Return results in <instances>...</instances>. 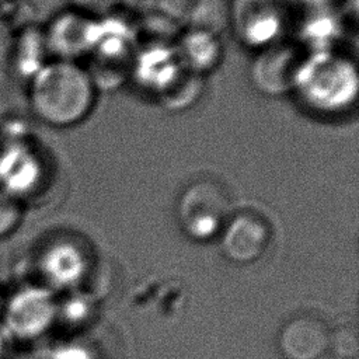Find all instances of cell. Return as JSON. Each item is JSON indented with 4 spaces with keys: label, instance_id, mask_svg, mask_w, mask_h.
<instances>
[{
    "label": "cell",
    "instance_id": "6da1fadb",
    "mask_svg": "<svg viewBox=\"0 0 359 359\" xmlns=\"http://www.w3.org/2000/svg\"><path fill=\"white\" fill-rule=\"evenodd\" d=\"M32 115L52 128H70L93 111L97 87L87 70L76 62H48L27 83Z\"/></svg>",
    "mask_w": 359,
    "mask_h": 359
},
{
    "label": "cell",
    "instance_id": "7a4b0ae2",
    "mask_svg": "<svg viewBox=\"0 0 359 359\" xmlns=\"http://www.w3.org/2000/svg\"><path fill=\"white\" fill-rule=\"evenodd\" d=\"M358 90L356 63L337 49L306 53L292 86L307 109L323 115L348 111L356 102Z\"/></svg>",
    "mask_w": 359,
    "mask_h": 359
},
{
    "label": "cell",
    "instance_id": "3957f363",
    "mask_svg": "<svg viewBox=\"0 0 359 359\" xmlns=\"http://www.w3.org/2000/svg\"><path fill=\"white\" fill-rule=\"evenodd\" d=\"M230 201L224 188L212 180H196L180 195L177 219L184 233L198 241L219 234L229 220Z\"/></svg>",
    "mask_w": 359,
    "mask_h": 359
},
{
    "label": "cell",
    "instance_id": "277c9868",
    "mask_svg": "<svg viewBox=\"0 0 359 359\" xmlns=\"http://www.w3.org/2000/svg\"><path fill=\"white\" fill-rule=\"evenodd\" d=\"M48 167L41 149L28 136L4 140L0 146V191L25 203L41 192Z\"/></svg>",
    "mask_w": 359,
    "mask_h": 359
},
{
    "label": "cell",
    "instance_id": "5b68a950",
    "mask_svg": "<svg viewBox=\"0 0 359 359\" xmlns=\"http://www.w3.org/2000/svg\"><path fill=\"white\" fill-rule=\"evenodd\" d=\"M234 36L252 49H264L280 39L289 25L285 0H234L229 7Z\"/></svg>",
    "mask_w": 359,
    "mask_h": 359
},
{
    "label": "cell",
    "instance_id": "8992f818",
    "mask_svg": "<svg viewBox=\"0 0 359 359\" xmlns=\"http://www.w3.org/2000/svg\"><path fill=\"white\" fill-rule=\"evenodd\" d=\"M55 316V303L48 290L24 286L4 300L1 330L8 339L28 341L41 335Z\"/></svg>",
    "mask_w": 359,
    "mask_h": 359
},
{
    "label": "cell",
    "instance_id": "52a82bcc",
    "mask_svg": "<svg viewBox=\"0 0 359 359\" xmlns=\"http://www.w3.org/2000/svg\"><path fill=\"white\" fill-rule=\"evenodd\" d=\"M304 55L306 52L297 42L285 38L259 49L250 70L252 83L268 95L292 91L296 72Z\"/></svg>",
    "mask_w": 359,
    "mask_h": 359
},
{
    "label": "cell",
    "instance_id": "ba28073f",
    "mask_svg": "<svg viewBox=\"0 0 359 359\" xmlns=\"http://www.w3.org/2000/svg\"><path fill=\"white\" fill-rule=\"evenodd\" d=\"M42 28L50 57L76 62L77 57L90 53L95 36L97 20L69 8L53 15Z\"/></svg>",
    "mask_w": 359,
    "mask_h": 359
},
{
    "label": "cell",
    "instance_id": "9c48e42d",
    "mask_svg": "<svg viewBox=\"0 0 359 359\" xmlns=\"http://www.w3.org/2000/svg\"><path fill=\"white\" fill-rule=\"evenodd\" d=\"M220 233L224 255L237 264H250L258 259L266 250L271 237L266 220L251 210L230 216Z\"/></svg>",
    "mask_w": 359,
    "mask_h": 359
},
{
    "label": "cell",
    "instance_id": "30bf717a",
    "mask_svg": "<svg viewBox=\"0 0 359 359\" xmlns=\"http://www.w3.org/2000/svg\"><path fill=\"white\" fill-rule=\"evenodd\" d=\"M328 325L317 316L300 314L280 330L278 346L286 359H320L330 351Z\"/></svg>",
    "mask_w": 359,
    "mask_h": 359
},
{
    "label": "cell",
    "instance_id": "8fae6325",
    "mask_svg": "<svg viewBox=\"0 0 359 359\" xmlns=\"http://www.w3.org/2000/svg\"><path fill=\"white\" fill-rule=\"evenodd\" d=\"M184 72L175 48L167 43H151L135 52L130 74L147 91L163 94Z\"/></svg>",
    "mask_w": 359,
    "mask_h": 359
},
{
    "label": "cell",
    "instance_id": "7c38bea8",
    "mask_svg": "<svg viewBox=\"0 0 359 359\" xmlns=\"http://www.w3.org/2000/svg\"><path fill=\"white\" fill-rule=\"evenodd\" d=\"M50 60L42 27L27 24L14 34L8 63L17 79L28 83Z\"/></svg>",
    "mask_w": 359,
    "mask_h": 359
},
{
    "label": "cell",
    "instance_id": "4fadbf2b",
    "mask_svg": "<svg viewBox=\"0 0 359 359\" xmlns=\"http://www.w3.org/2000/svg\"><path fill=\"white\" fill-rule=\"evenodd\" d=\"M174 48L181 67L199 77L216 69L223 55L219 35L196 28L182 32Z\"/></svg>",
    "mask_w": 359,
    "mask_h": 359
},
{
    "label": "cell",
    "instance_id": "5bb4252c",
    "mask_svg": "<svg viewBox=\"0 0 359 359\" xmlns=\"http://www.w3.org/2000/svg\"><path fill=\"white\" fill-rule=\"evenodd\" d=\"M341 35L342 21L331 6L306 10L297 27V43L306 53L334 50Z\"/></svg>",
    "mask_w": 359,
    "mask_h": 359
},
{
    "label": "cell",
    "instance_id": "9a60e30c",
    "mask_svg": "<svg viewBox=\"0 0 359 359\" xmlns=\"http://www.w3.org/2000/svg\"><path fill=\"white\" fill-rule=\"evenodd\" d=\"M79 252L67 241H57L48 245L41 257V268L45 276L55 285H65L76 275Z\"/></svg>",
    "mask_w": 359,
    "mask_h": 359
},
{
    "label": "cell",
    "instance_id": "2e32d148",
    "mask_svg": "<svg viewBox=\"0 0 359 359\" xmlns=\"http://www.w3.org/2000/svg\"><path fill=\"white\" fill-rule=\"evenodd\" d=\"M189 28L203 29L219 35L224 24H229V8L222 0H195L189 7Z\"/></svg>",
    "mask_w": 359,
    "mask_h": 359
},
{
    "label": "cell",
    "instance_id": "e0dca14e",
    "mask_svg": "<svg viewBox=\"0 0 359 359\" xmlns=\"http://www.w3.org/2000/svg\"><path fill=\"white\" fill-rule=\"evenodd\" d=\"M201 77L184 70L180 77L163 94L158 95V100L167 108H184L194 102V100L201 94Z\"/></svg>",
    "mask_w": 359,
    "mask_h": 359
},
{
    "label": "cell",
    "instance_id": "ac0fdd59",
    "mask_svg": "<svg viewBox=\"0 0 359 359\" xmlns=\"http://www.w3.org/2000/svg\"><path fill=\"white\" fill-rule=\"evenodd\" d=\"M330 349L342 359H352L359 352V337L355 325L345 324L331 331Z\"/></svg>",
    "mask_w": 359,
    "mask_h": 359
},
{
    "label": "cell",
    "instance_id": "d6986e66",
    "mask_svg": "<svg viewBox=\"0 0 359 359\" xmlns=\"http://www.w3.org/2000/svg\"><path fill=\"white\" fill-rule=\"evenodd\" d=\"M24 216V203L0 191V240L13 234Z\"/></svg>",
    "mask_w": 359,
    "mask_h": 359
},
{
    "label": "cell",
    "instance_id": "ffe728a7",
    "mask_svg": "<svg viewBox=\"0 0 359 359\" xmlns=\"http://www.w3.org/2000/svg\"><path fill=\"white\" fill-rule=\"evenodd\" d=\"M72 10L91 18H102L112 14L121 0H67Z\"/></svg>",
    "mask_w": 359,
    "mask_h": 359
},
{
    "label": "cell",
    "instance_id": "44dd1931",
    "mask_svg": "<svg viewBox=\"0 0 359 359\" xmlns=\"http://www.w3.org/2000/svg\"><path fill=\"white\" fill-rule=\"evenodd\" d=\"M300 6L304 11L306 10H314V8H321L325 6H330L331 0H290Z\"/></svg>",
    "mask_w": 359,
    "mask_h": 359
},
{
    "label": "cell",
    "instance_id": "7402d4cb",
    "mask_svg": "<svg viewBox=\"0 0 359 359\" xmlns=\"http://www.w3.org/2000/svg\"><path fill=\"white\" fill-rule=\"evenodd\" d=\"M8 337L4 334V331L0 328V359L6 358L7 353V345H8Z\"/></svg>",
    "mask_w": 359,
    "mask_h": 359
},
{
    "label": "cell",
    "instance_id": "603a6c76",
    "mask_svg": "<svg viewBox=\"0 0 359 359\" xmlns=\"http://www.w3.org/2000/svg\"><path fill=\"white\" fill-rule=\"evenodd\" d=\"M4 300H6V297L3 296V293H1V289H0V318H1V313H3V307H4Z\"/></svg>",
    "mask_w": 359,
    "mask_h": 359
},
{
    "label": "cell",
    "instance_id": "cb8c5ba5",
    "mask_svg": "<svg viewBox=\"0 0 359 359\" xmlns=\"http://www.w3.org/2000/svg\"><path fill=\"white\" fill-rule=\"evenodd\" d=\"M0 146H1V136H0Z\"/></svg>",
    "mask_w": 359,
    "mask_h": 359
}]
</instances>
